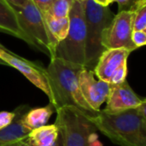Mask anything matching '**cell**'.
<instances>
[{
  "instance_id": "1",
  "label": "cell",
  "mask_w": 146,
  "mask_h": 146,
  "mask_svg": "<svg viewBox=\"0 0 146 146\" xmlns=\"http://www.w3.org/2000/svg\"><path fill=\"white\" fill-rule=\"evenodd\" d=\"M84 68L57 56L50 58L45 70L51 91L50 103L55 110L63 106H74L91 115L98 112L88 105L80 89L79 74Z\"/></svg>"
},
{
  "instance_id": "2",
  "label": "cell",
  "mask_w": 146,
  "mask_h": 146,
  "mask_svg": "<svg viewBox=\"0 0 146 146\" xmlns=\"http://www.w3.org/2000/svg\"><path fill=\"white\" fill-rule=\"evenodd\" d=\"M88 118L111 142L119 146H146V118L135 109L117 114L99 110Z\"/></svg>"
},
{
  "instance_id": "3",
  "label": "cell",
  "mask_w": 146,
  "mask_h": 146,
  "mask_svg": "<svg viewBox=\"0 0 146 146\" xmlns=\"http://www.w3.org/2000/svg\"><path fill=\"white\" fill-rule=\"evenodd\" d=\"M86 21L85 68H94L101 54L105 50L101 43L102 33L113 16L109 6H104L94 0L82 2Z\"/></svg>"
},
{
  "instance_id": "4",
  "label": "cell",
  "mask_w": 146,
  "mask_h": 146,
  "mask_svg": "<svg viewBox=\"0 0 146 146\" xmlns=\"http://www.w3.org/2000/svg\"><path fill=\"white\" fill-rule=\"evenodd\" d=\"M68 19V34L58 43L56 56L85 67L86 21L82 2L74 0Z\"/></svg>"
},
{
  "instance_id": "5",
  "label": "cell",
  "mask_w": 146,
  "mask_h": 146,
  "mask_svg": "<svg viewBox=\"0 0 146 146\" xmlns=\"http://www.w3.org/2000/svg\"><path fill=\"white\" fill-rule=\"evenodd\" d=\"M55 124L58 127L62 146H89L90 137L96 128L88 115L74 106L57 110Z\"/></svg>"
},
{
  "instance_id": "6",
  "label": "cell",
  "mask_w": 146,
  "mask_h": 146,
  "mask_svg": "<svg viewBox=\"0 0 146 146\" xmlns=\"http://www.w3.org/2000/svg\"><path fill=\"white\" fill-rule=\"evenodd\" d=\"M15 9L19 23L33 42L34 47L44 48L50 56H56V49L58 41L50 33L44 15L32 0H27L26 4L21 7L11 5Z\"/></svg>"
},
{
  "instance_id": "7",
  "label": "cell",
  "mask_w": 146,
  "mask_h": 146,
  "mask_svg": "<svg viewBox=\"0 0 146 146\" xmlns=\"http://www.w3.org/2000/svg\"><path fill=\"white\" fill-rule=\"evenodd\" d=\"M133 22V12L131 9L120 10L102 33L103 47L104 49L123 48L131 52L138 49L132 41Z\"/></svg>"
},
{
  "instance_id": "8",
  "label": "cell",
  "mask_w": 146,
  "mask_h": 146,
  "mask_svg": "<svg viewBox=\"0 0 146 146\" xmlns=\"http://www.w3.org/2000/svg\"><path fill=\"white\" fill-rule=\"evenodd\" d=\"M131 51L123 49H105L94 67V74L101 80L115 85L123 82L127 75V59Z\"/></svg>"
},
{
  "instance_id": "9",
  "label": "cell",
  "mask_w": 146,
  "mask_h": 146,
  "mask_svg": "<svg viewBox=\"0 0 146 146\" xmlns=\"http://www.w3.org/2000/svg\"><path fill=\"white\" fill-rule=\"evenodd\" d=\"M0 59L3 61L6 65L11 66L21 72L31 83L44 92L49 98V100L51 98V91L45 68L15 56L7 49L0 48Z\"/></svg>"
},
{
  "instance_id": "10",
  "label": "cell",
  "mask_w": 146,
  "mask_h": 146,
  "mask_svg": "<svg viewBox=\"0 0 146 146\" xmlns=\"http://www.w3.org/2000/svg\"><path fill=\"white\" fill-rule=\"evenodd\" d=\"M79 85L81 94L94 110L99 111L101 105L106 102L110 85L101 80H97L92 69L84 68L79 74Z\"/></svg>"
},
{
  "instance_id": "11",
  "label": "cell",
  "mask_w": 146,
  "mask_h": 146,
  "mask_svg": "<svg viewBox=\"0 0 146 146\" xmlns=\"http://www.w3.org/2000/svg\"><path fill=\"white\" fill-rule=\"evenodd\" d=\"M144 99L134 92L126 80L121 83L110 85L106 99V108L103 111L110 114H117L136 109Z\"/></svg>"
},
{
  "instance_id": "12",
  "label": "cell",
  "mask_w": 146,
  "mask_h": 146,
  "mask_svg": "<svg viewBox=\"0 0 146 146\" xmlns=\"http://www.w3.org/2000/svg\"><path fill=\"white\" fill-rule=\"evenodd\" d=\"M0 31L6 32L34 46L22 30L15 9L6 0H0Z\"/></svg>"
},
{
  "instance_id": "13",
  "label": "cell",
  "mask_w": 146,
  "mask_h": 146,
  "mask_svg": "<svg viewBox=\"0 0 146 146\" xmlns=\"http://www.w3.org/2000/svg\"><path fill=\"white\" fill-rule=\"evenodd\" d=\"M28 110H29L27 106H20L15 110V116L12 123L6 128L0 130V146L5 145L16 140L25 139L27 138L31 131L24 126L22 123V118Z\"/></svg>"
},
{
  "instance_id": "14",
  "label": "cell",
  "mask_w": 146,
  "mask_h": 146,
  "mask_svg": "<svg viewBox=\"0 0 146 146\" xmlns=\"http://www.w3.org/2000/svg\"><path fill=\"white\" fill-rule=\"evenodd\" d=\"M59 136V128L54 123L32 130L25 142L28 146H54Z\"/></svg>"
},
{
  "instance_id": "15",
  "label": "cell",
  "mask_w": 146,
  "mask_h": 146,
  "mask_svg": "<svg viewBox=\"0 0 146 146\" xmlns=\"http://www.w3.org/2000/svg\"><path fill=\"white\" fill-rule=\"evenodd\" d=\"M56 111L54 106L50 103L43 108L29 110L22 118V123L30 131L46 125L52 114Z\"/></svg>"
},
{
  "instance_id": "16",
  "label": "cell",
  "mask_w": 146,
  "mask_h": 146,
  "mask_svg": "<svg viewBox=\"0 0 146 146\" xmlns=\"http://www.w3.org/2000/svg\"><path fill=\"white\" fill-rule=\"evenodd\" d=\"M47 27L52 36L58 41H62L68 34L69 28V19L67 17H55L47 13L44 15Z\"/></svg>"
},
{
  "instance_id": "17",
  "label": "cell",
  "mask_w": 146,
  "mask_h": 146,
  "mask_svg": "<svg viewBox=\"0 0 146 146\" xmlns=\"http://www.w3.org/2000/svg\"><path fill=\"white\" fill-rule=\"evenodd\" d=\"M129 9L133 12V30L146 31V0H133Z\"/></svg>"
},
{
  "instance_id": "18",
  "label": "cell",
  "mask_w": 146,
  "mask_h": 146,
  "mask_svg": "<svg viewBox=\"0 0 146 146\" xmlns=\"http://www.w3.org/2000/svg\"><path fill=\"white\" fill-rule=\"evenodd\" d=\"M73 3L74 0H55L48 13L55 17H67Z\"/></svg>"
},
{
  "instance_id": "19",
  "label": "cell",
  "mask_w": 146,
  "mask_h": 146,
  "mask_svg": "<svg viewBox=\"0 0 146 146\" xmlns=\"http://www.w3.org/2000/svg\"><path fill=\"white\" fill-rule=\"evenodd\" d=\"M132 41L133 44L137 47H142L146 43V31H133Z\"/></svg>"
},
{
  "instance_id": "20",
  "label": "cell",
  "mask_w": 146,
  "mask_h": 146,
  "mask_svg": "<svg viewBox=\"0 0 146 146\" xmlns=\"http://www.w3.org/2000/svg\"><path fill=\"white\" fill-rule=\"evenodd\" d=\"M15 116V111L8 112V111H1L0 112V130L6 128L9 126L14 118Z\"/></svg>"
},
{
  "instance_id": "21",
  "label": "cell",
  "mask_w": 146,
  "mask_h": 146,
  "mask_svg": "<svg viewBox=\"0 0 146 146\" xmlns=\"http://www.w3.org/2000/svg\"><path fill=\"white\" fill-rule=\"evenodd\" d=\"M32 1L40 10L43 15H44L50 11L53 3L55 2V0H32Z\"/></svg>"
},
{
  "instance_id": "22",
  "label": "cell",
  "mask_w": 146,
  "mask_h": 146,
  "mask_svg": "<svg viewBox=\"0 0 146 146\" xmlns=\"http://www.w3.org/2000/svg\"><path fill=\"white\" fill-rule=\"evenodd\" d=\"M107 1V4L110 5L112 3H117L118 5L120 6V10L123 9V7L131 4L133 0H106Z\"/></svg>"
},
{
  "instance_id": "23",
  "label": "cell",
  "mask_w": 146,
  "mask_h": 146,
  "mask_svg": "<svg viewBox=\"0 0 146 146\" xmlns=\"http://www.w3.org/2000/svg\"><path fill=\"white\" fill-rule=\"evenodd\" d=\"M89 146H103L101 142L98 139V135L96 133H92L90 137V141H89Z\"/></svg>"
},
{
  "instance_id": "24",
  "label": "cell",
  "mask_w": 146,
  "mask_h": 146,
  "mask_svg": "<svg viewBox=\"0 0 146 146\" xmlns=\"http://www.w3.org/2000/svg\"><path fill=\"white\" fill-rule=\"evenodd\" d=\"M136 110H137V112L140 115H142L143 117H145L146 118V100L145 98L144 99V101L141 103V104L139 105V106H138L136 109H135Z\"/></svg>"
},
{
  "instance_id": "25",
  "label": "cell",
  "mask_w": 146,
  "mask_h": 146,
  "mask_svg": "<svg viewBox=\"0 0 146 146\" xmlns=\"http://www.w3.org/2000/svg\"><path fill=\"white\" fill-rule=\"evenodd\" d=\"M9 4L14 5V6H18V7H21L24 6L26 4V3L27 2V0H6Z\"/></svg>"
},
{
  "instance_id": "26",
  "label": "cell",
  "mask_w": 146,
  "mask_h": 146,
  "mask_svg": "<svg viewBox=\"0 0 146 146\" xmlns=\"http://www.w3.org/2000/svg\"><path fill=\"white\" fill-rule=\"evenodd\" d=\"M3 146H28L27 145V143L25 142V139H20V140H16L11 143H9L7 145Z\"/></svg>"
},
{
  "instance_id": "27",
  "label": "cell",
  "mask_w": 146,
  "mask_h": 146,
  "mask_svg": "<svg viewBox=\"0 0 146 146\" xmlns=\"http://www.w3.org/2000/svg\"><path fill=\"white\" fill-rule=\"evenodd\" d=\"M54 146H62V137H61V134H60V132H59V136L57 138V140H56V143Z\"/></svg>"
},
{
  "instance_id": "28",
  "label": "cell",
  "mask_w": 146,
  "mask_h": 146,
  "mask_svg": "<svg viewBox=\"0 0 146 146\" xmlns=\"http://www.w3.org/2000/svg\"><path fill=\"white\" fill-rule=\"evenodd\" d=\"M96 3H99V4H101V5H104V6H109L108 4H107V1L106 0H94Z\"/></svg>"
},
{
  "instance_id": "29",
  "label": "cell",
  "mask_w": 146,
  "mask_h": 146,
  "mask_svg": "<svg viewBox=\"0 0 146 146\" xmlns=\"http://www.w3.org/2000/svg\"><path fill=\"white\" fill-rule=\"evenodd\" d=\"M0 64H3V65H6V63L3 62V61H2L1 59H0Z\"/></svg>"
},
{
  "instance_id": "30",
  "label": "cell",
  "mask_w": 146,
  "mask_h": 146,
  "mask_svg": "<svg viewBox=\"0 0 146 146\" xmlns=\"http://www.w3.org/2000/svg\"><path fill=\"white\" fill-rule=\"evenodd\" d=\"M0 48H1V49H6V48H5L3 44H0Z\"/></svg>"
},
{
  "instance_id": "31",
  "label": "cell",
  "mask_w": 146,
  "mask_h": 146,
  "mask_svg": "<svg viewBox=\"0 0 146 146\" xmlns=\"http://www.w3.org/2000/svg\"><path fill=\"white\" fill-rule=\"evenodd\" d=\"M78 1H80V2H85V1H86V0H78Z\"/></svg>"
}]
</instances>
